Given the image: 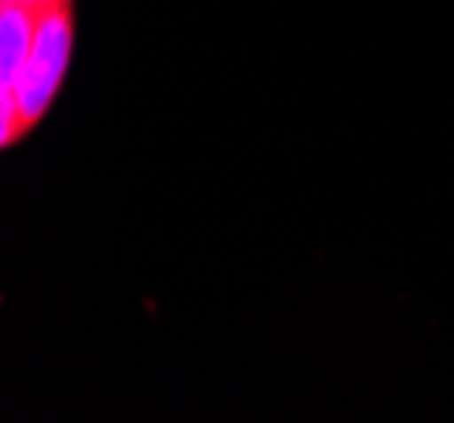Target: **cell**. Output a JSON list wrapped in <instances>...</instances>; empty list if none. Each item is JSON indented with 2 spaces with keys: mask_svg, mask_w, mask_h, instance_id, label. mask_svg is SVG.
I'll return each instance as SVG.
<instances>
[{
  "mask_svg": "<svg viewBox=\"0 0 454 423\" xmlns=\"http://www.w3.org/2000/svg\"><path fill=\"white\" fill-rule=\"evenodd\" d=\"M72 44H75V7H72V0H58V4L41 11L35 48L11 85L14 98H18L24 133L35 129L44 119V112L51 109L58 88L65 81V72H68Z\"/></svg>",
  "mask_w": 454,
  "mask_h": 423,
  "instance_id": "cell-1",
  "label": "cell"
},
{
  "mask_svg": "<svg viewBox=\"0 0 454 423\" xmlns=\"http://www.w3.org/2000/svg\"><path fill=\"white\" fill-rule=\"evenodd\" d=\"M41 11L24 7V4H7L0 0V85H14L20 75L24 61L35 48V35H38Z\"/></svg>",
  "mask_w": 454,
  "mask_h": 423,
  "instance_id": "cell-2",
  "label": "cell"
},
{
  "mask_svg": "<svg viewBox=\"0 0 454 423\" xmlns=\"http://www.w3.org/2000/svg\"><path fill=\"white\" fill-rule=\"evenodd\" d=\"M7 4H24V7H35V11H44V7H51L58 0H7Z\"/></svg>",
  "mask_w": 454,
  "mask_h": 423,
  "instance_id": "cell-3",
  "label": "cell"
}]
</instances>
